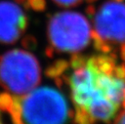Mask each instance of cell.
I'll return each mask as SVG.
<instances>
[{
  "label": "cell",
  "instance_id": "cell-8",
  "mask_svg": "<svg viewBox=\"0 0 125 124\" xmlns=\"http://www.w3.org/2000/svg\"><path fill=\"white\" fill-rule=\"evenodd\" d=\"M14 103V98L8 93H0V109L4 111H9Z\"/></svg>",
  "mask_w": 125,
  "mask_h": 124
},
{
  "label": "cell",
  "instance_id": "cell-10",
  "mask_svg": "<svg viewBox=\"0 0 125 124\" xmlns=\"http://www.w3.org/2000/svg\"><path fill=\"white\" fill-rule=\"evenodd\" d=\"M29 8L35 12H44L47 8V3L45 0H27Z\"/></svg>",
  "mask_w": 125,
  "mask_h": 124
},
{
  "label": "cell",
  "instance_id": "cell-16",
  "mask_svg": "<svg viewBox=\"0 0 125 124\" xmlns=\"http://www.w3.org/2000/svg\"><path fill=\"white\" fill-rule=\"evenodd\" d=\"M26 1H27V0H15L16 3H18V4H22V5H23Z\"/></svg>",
  "mask_w": 125,
  "mask_h": 124
},
{
  "label": "cell",
  "instance_id": "cell-12",
  "mask_svg": "<svg viewBox=\"0 0 125 124\" xmlns=\"http://www.w3.org/2000/svg\"><path fill=\"white\" fill-rule=\"evenodd\" d=\"M53 1L61 7H74L80 5L83 0H53Z\"/></svg>",
  "mask_w": 125,
  "mask_h": 124
},
{
  "label": "cell",
  "instance_id": "cell-9",
  "mask_svg": "<svg viewBox=\"0 0 125 124\" xmlns=\"http://www.w3.org/2000/svg\"><path fill=\"white\" fill-rule=\"evenodd\" d=\"M87 60L86 57L82 56V55H78V53H73L70 59V65L75 69L81 66L86 65L87 63Z\"/></svg>",
  "mask_w": 125,
  "mask_h": 124
},
{
  "label": "cell",
  "instance_id": "cell-3",
  "mask_svg": "<svg viewBox=\"0 0 125 124\" xmlns=\"http://www.w3.org/2000/svg\"><path fill=\"white\" fill-rule=\"evenodd\" d=\"M40 82V65L32 54L14 49L0 57V85L16 96H23Z\"/></svg>",
  "mask_w": 125,
  "mask_h": 124
},
{
  "label": "cell",
  "instance_id": "cell-2",
  "mask_svg": "<svg viewBox=\"0 0 125 124\" xmlns=\"http://www.w3.org/2000/svg\"><path fill=\"white\" fill-rule=\"evenodd\" d=\"M19 99L23 124H66L69 110L59 91L40 87Z\"/></svg>",
  "mask_w": 125,
  "mask_h": 124
},
{
  "label": "cell",
  "instance_id": "cell-18",
  "mask_svg": "<svg viewBox=\"0 0 125 124\" xmlns=\"http://www.w3.org/2000/svg\"><path fill=\"white\" fill-rule=\"evenodd\" d=\"M96 1H98V0H86V2H87V3H89V4L94 3V2H96Z\"/></svg>",
  "mask_w": 125,
  "mask_h": 124
},
{
  "label": "cell",
  "instance_id": "cell-17",
  "mask_svg": "<svg viewBox=\"0 0 125 124\" xmlns=\"http://www.w3.org/2000/svg\"><path fill=\"white\" fill-rule=\"evenodd\" d=\"M122 105L124 106V108H125V90H124V92H123V99H122Z\"/></svg>",
  "mask_w": 125,
  "mask_h": 124
},
{
  "label": "cell",
  "instance_id": "cell-20",
  "mask_svg": "<svg viewBox=\"0 0 125 124\" xmlns=\"http://www.w3.org/2000/svg\"><path fill=\"white\" fill-rule=\"evenodd\" d=\"M0 124H1V122H0Z\"/></svg>",
  "mask_w": 125,
  "mask_h": 124
},
{
  "label": "cell",
  "instance_id": "cell-13",
  "mask_svg": "<svg viewBox=\"0 0 125 124\" xmlns=\"http://www.w3.org/2000/svg\"><path fill=\"white\" fill-rule=\"evenodd\" d=\"M85 12H86V14H87L90 18H93V17L95 16V14H96V8H95V6L91 3V4H89V5L86 7Z\"/></svg>",
  "mask_w": 125,
  "mask_h": 124
},
{
  "label": "cell",
  "instance_id": "cell-14",
  "mask_svg": "<svg viewBox=\"0 0 125 124\" xmlns=\"http://www.w3.org/2000/svg\"><path fill=\"white\" fill-rule=\"evenodd\" d=\"M113 124H125V110L122 111L115 119Z\"/></svg>",
  "mask_w": 125,
  "mask_h": 124
},
{
  "label": "cell",
  "instance_id": "cell-15",
  "mask_svg": "<svg viewBox=\"0 0 125 124\" xmlns=\"http://www.w3.org/2000/svg\"><path fill=\"white\" fill-rule=\"evenodd\" d=\"M120 57H121V59L125 62V41L121 44V46H120Z\"/></svg>",
  "mask_w": 125,
  "mask_h": 124
},
{
  "label": "cell",
  "instance_id": "cell-6",
  "mask_svg": "<svg viewBox=\"0 0 125 124\" xmlns=\"http://www.w3.org/2000/svg\"><path fill=\"white\" fill-rule=\"evenodd\" d=\"M28 19L22 10L11 1H0V42L15 43L25 31Z\"/></svg>",
  "mask_w": 125,
  "mask_h": 124
},
{
  "label": "cell",
  "instance_id": "cell-11",
  "mask_svg": "<svg viewBox=\"0 0 125 124\" xmlns=\"http://www.w3.org/2000/svg\"><path fill=\"white\" fill-rule=\"evenodd\" d=\"M21 44L26 49H34L36 47V45H37V41H36L34 36H32V35H25L22 38Z\"/></svg>",
  "mask_w": 125,
  "mask_h": 124
},
{
  "label": "cell",
  "instance_id": "cell-5",
  "mask_svg": "<svg viewBox=\"0 0 125 124\" xmlns=\"http://www.w3.org/2000/svg\"><path fill=\"white\" fill-rule=\"evenodd\" d=\"M95 30L110 44L125 41V4L104 2L94 19Z\"/></svg>",
  "mask_w": 125,
  "mask_h": 124
},
{
  "label": "cell",
  "instance_id": "cell-7",
  "mask_svg": "<svg viewBox=\"0 0 125 124\" xmlns=\"http://www.w3.org/2000/svg\"><path fill=\"white\" fill-rule=\"evenodd\" d=\"M69 67V63L65 60H57L46 69V75L50 78H57L62 76Z\"/></svg>",
  "mask_w": 125,
  "mask_h": 124
},
{
  "label": "cell",
  "instance_id": "cell-4",
  "mask_svg": "<svg viewBox=\"0 0 125 124\" xmlns=\"http://www.w3.org/2000/svg\"><path fill=\"white\" fill-rule=\"evenodd\" d=\"M48 39L58 52L78 53L88 46L91 38L90 24L80 13L64 11L56 13L48 21Z\"/></svg>",
  "mask_w": 125,
  "mask_h": 124
},
{
  "label": "cell",
  "instance_id": "cell-19",
  "mask_svg": "<svg viewBox=\"0 0 125 124\" xmlns=\"http://www.w3.org/2000/svg\"><path fill=\"white\" fill-rule=\"evenodd\" d=\"M114 1H116V2H122V1H124V0H114Z\"/></svg>",
  "mask_w": 125,
  "mask_h": 124
},
{
  "label": "cell",
  "instance_id": "cell-1",
  "mask_svg": "<svg viewBox=\"0 0 125 124\" xmlns=\"http://www.w3.org/2000/svg\"><path fill=\"white\" fill-rule=\"evenodd\" d=\"M68 81L75 107L85 110L94 123H108L115 116L125 80L101 71L88 59L86 65L74 69Z\"/></svg>",
  "mask_w": 125,
  "mask_h": 124
}]
</instances>
